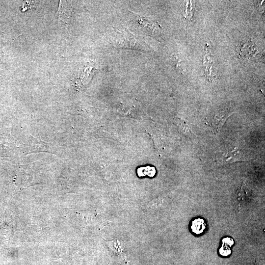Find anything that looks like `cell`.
<instances>
[{
  "label": "cell",
  "instance_id": "cell-1",
  "mask_svg": "<svg viewBox=\"0 0 265 265\" xmlns=\"http://www.w3.org/2000/svg\"><path fill=\"white\" fill-rule=\"evenodd\" d=\"M228 113L227 111H219L213 115L212 119V123L213 126L218 130L223 125L224 121L228 116Z\"/></svg>",
  "mask_w": 265,
  "mask_h": 265
},
{
  "label": "cell",
  "instance_id": "cell-2",
  "mask_svg": "<svg viewBox=\"0 0 265 265\" xmlns=\"http://www.w3.org/2000/svg\"><path fill=\"white\" fill-rule=\"evenodd\" d=\"M190 228L195 234L199 235L204 232L206 228V223L202 218H198L192 221Z\"/></svg>",
  "mask_w": 265,
  "mask_h": 265
},
{
  "label": "cell",
  "instance_id": "cell-3",
  "mask_svg": "<svg viewBox=\"0 0 265 265\" xmlns=\"http://www.w3.org/2000/svg\"><path fill=\"white\" fill-rule=\"evenodd\" d=\"M180 128L181 129V131L182 132L185 134L186 136L189 137L191 135L189 128L188 126H187L184 122H180L179 125Z\"/></svg>",
  "mask_w": 265,
  "mask_h": 265
},
{
  "label": "cell",
  "instance_id": "cell-4",
  "mask_svg": "<svg viewBox=\"0 0 265 265\" xmlns=\"http://www.w3.org/2000/svg\"><path fill=\"white\" fill-rule=\"evenodd\" d=\"M231 249L230 247L222 245L221 247L219 249V253L221 255L224 256H227L231 254Z\"/></svg>",
  "mask_w": 265,
  "mask_h": 265
},
{
  "label": "cell",
  "instance_id": "cell-5",
  "mask_svg": "<svg viewBox=\"0 0 265 265\" xmlns=\"http://www.w3.org/2000/svg\"><path fill=\"white\" fill-rule=\"evenodd\" d=\"M222 241L223 243L222 245L228 246L229 247L233 245L234 243V240L232 238L229 237L224 238L222 239Z\"/></svg>",
  "mask_w": 265,
  "mask_h": 265
}]
</instances>
